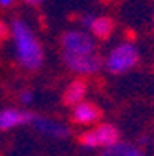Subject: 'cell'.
Here are the masks:
<instances>
[{"instance_id":"obj_1","label":"cell","mask_w":154,"mask_h":156,"mask_svg":"<svg viewBox=\"0 0 154 156\" xmlns=\"http://www.w3.org/2000/svg\"><path fill=\"white\" fill-rule=\"evenodd\" d=\"M9 32L14 41L17 61L26 70H39L44 63V49L37 41L36 34L29 27V24L22 19L12 20L9 26Z\"/></svg>"},{"instance_id":"obj_2","label":"cell","mask_w":154,"mask_h":156,"mask_svg":"<svg viewBox=\"0 0 154 156\" xmlns=\"http://www.w3.org/2000/svg\"><path fill=\"white\" fill-rule=\"evenodd\" d=\"M139 61V49L132 43H120L108 51L103 65L110 73L122 75L131 71Z\"/></svg>"},{"instance_id":"obj_3","label":"cell","mask_w":154,"mask_h":156,"mask_svg":"<svg viewBox=\"0 0 154 156\" xmlns=\"http://www.w3.org/2000/svg\"><path fill=\"white\" fill-rule=\"evenodd\" d=\"M61 48L63 55H93L96 53V41L83 29H69L61 36Z\"/></svg>"},{"instance_id":"obj_4","label":"cell","mask_w":154,"mask_h":156,"mask_svg":"<svg viewBox=\"0 0 154 156\" xmlns=\"http://www.w3.org/2000/svg\"><path fill=\"white\" fill-rule=\"evenodd\" d=\"M80 143L83 148L98 149V148H110L119 143V129L112 124H100L81 134Z\"/></svg>"},{"instance_id":"obj_5","label":"cell","mask_w":154,"mask_h":156,"mask_svg":"<svg viewBox=\"0 0 154 156\" xmlns=\"http://www.w3.org/2000/svg\"><path fill=\"white\" fill-rule=\"evenodd\" d=\"M63 61L68 66L69 71H73L76 75L86 76V75H95L96 71H100L102 58L98 56V53L93 55H83V56H73V55H63Z\"/></svg>"},{"instance_id":"obj_6","label":"cell","mask_w":154,"mask_h":156,"mask_svg":"<svg viewBox=\"0 0 154 156\" xmlns=\"http://www.w3.org/2000/svg\"><path fill=\"white\" fill-rule=\"evenodd\" d=\"M80 24L83 31H86L95 39H108L114 32V20L105 16L95 14H83L80 17Z\"/></svg>"},{"instance_id":"obj_7","label":"cell","mask_w":154,"mask_h":156,"mask_svg":"<svg viewBox=\"0 0 154 156\" xmlns=\"http://www.w3.org/2000/svg\"><path fill=\"white\" fill-rule=\"evenodd\" d=\"M31 126L39 131L44 136L54 137V139H65V137L69 136V129L66 127L65 124L58 121H53L49 117H43V115H32Z\"/></svg>"},{"instance_id":"obj_8","label":"cell","mask_w":154,"mask_h":156,"mask_svg":"<svg viewBox=\"0 0 154 156\" xmlns=\"http://www.w3.org/2000/svg\"><path fill=\"white\" fill-rule=\"evenodd\" d=\"M32 115H34V114L26 112V110L5 109V110L0 112V129H2V131H9V129L19 127V126L31 124Z\"/></svg>"},{"instance_id":"obj_9","label":"cell","mask_w":154,"mask_h":156,"mask_svg":"<svg viewBox=\"0 0 154 156\" xmlns=\"http://www.w3.org/2000/svg\"><path fill=\"white\" fill-rule=\"evenodd\" d=\"M71 119H73V122L81 124V126L95 124V122L100 119V110H98L96 105H93L90 102H80L78 105L73 107Z\"/></svg>"},{"instance_id":"obj_10","label":"cell","mask_w":154,"mask_h":156,"mask_svg":"<svg viewBox=\"0 0 154 156\" xmlns=\"http://www.w3.org/2000/svg\"><path fill=\"white\" fill-rule=\"evenodd\" d=\"M86 83L83 80H73V82L69 83L68 87L65 88V94H63V102H65L66 105H78L80 102H83L86 95Z\"/></svg>"},{"instance_id":"obj_11","label":"cell","mask_w":154,"mask_h":156,"mask_svg":"<svg viewBox=\"0 0 154 156\" xmlns=\"http://www.w3.org/2000/svg\"><path fill=\"white\" fill-rule=\"evenodd\" d=\"M98 156H144V153L139 148L129 144V143H115L110 148H105Z\"/></svg>"},{"instance_id":"obj_12","label":"cell","mask_w":154,"mask_h":156,"mask_svg":"<svg viewBox=\"0 0 154 156\" xmlns=\"http://www.w3.org/2000/svg\"><path fill=\"white\" fill-rule=\"evenodd\" d=\"M32 100H34V94H32L31 90H24V92H20V102H22L24 105L31 104Z\"/></svg>"},{"instance_id":"obj_13","label":"cell","mask_w":154,"mask_h":156,"mask_svg":"<svg viewBox=\"0 0 154 156\" xmlns=\"http://www.w3.org/2000/svg\"><path fill=\"white\" fill-rule=\"evenodd\" d=\"M14 4H16V0H0V7H4V9L12 7Z\"/></svg>"},{"instance_id":"obj_14","label":"cell","mask_w":154,"mask_h":156,"mask_svg":"<svg viewBox=\"0 0 154 156\" xmlns=\"http://www.w3.org/2000/svg\"><path fill=\"white\" fill-rule=\"evenodd\" d=\"M7 32H9V27L5 26L4 22H0V39L5 37V36H7Z\"/></svg>"},{"instance_id":"obj_15","label":"cell","mask_w":154,"mask_h":156,"mask_svg":"<svg viewBox=\"0 0 154 156\" xmlns=\"http://www.w3.org/2000/svg\"><path fill=\"white\" fill-rule=\"evenodd\" d=\"M26 4H29V5H41L44 2V0H24Z\"/></svg>"}]
</instances>
